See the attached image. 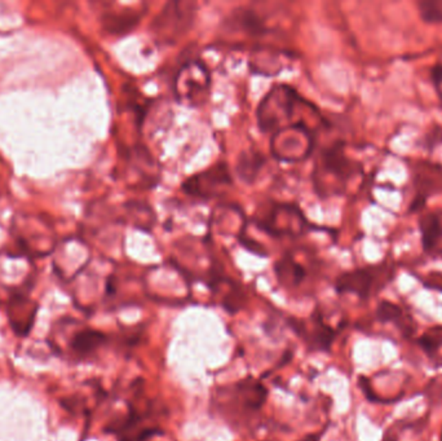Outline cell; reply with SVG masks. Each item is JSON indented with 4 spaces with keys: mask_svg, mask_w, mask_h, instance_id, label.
<instances>
[{
    "mask_svg": "<svg viewBox=\"0 0 442 441\" xmlns=\"http://www.w3.org/2000/svg\"><path fill=\"white\" fill-rule=\"evenodd\" d=\"M419 228L424 251L431 255H442V214L431 213L423 216Z\"/></svg>",
    "mask_w": 442,
    "mask_h": 441,
    "instance_id": "obj_7",
    "label": "cell"
},
{
    "mask_svg": "<svg viewBox=\"0 0 442 441\" xmlns=\"http://www.w3.org/2000/svg\"><path fill=\"white\" fill-rule=\"evenodd\" d=\"M423 21L437 23L442 21V3L440 1H421L418 3Z\"/></svg>",
    "mask_w": 442,
    "mask_h": 441,
    "instance_id": "obj_16",
    "label": "cell"
},
{
    "mask_svg": "<svg viewBox=\"0 0 442 441\" xmlns=\"http://www.w3.org/2000/svg\"><path fill=\"white\" fill-rule=\"evenodd\" d=\"M302 103V98L290 87H274L260 104V129L264 132L285 129V125L294 119L295 110Z\"/></svg>",
    "mask_w": 442,
    "mask_h": 441,
    "instance_id": "obj_1",
    "label": "cell"
},
{
    "mask_svg": "<svg viewBox=\"0 0 442 441\" xmlns=\"http://www.w3.org/2000/svg\"><path fill=\"white\" fill-rule=\"evenodd\" d=\"M232 183L230 175L225 164H217L205 173L195 175L184 184V191L192 195L210 198L216 191Z\"/></svg>",
    "mask_w": 442,
    "mask_h": 441,
    "instance_id": "obj_5",
    "label": "cell"
},
{
    "mask_svg": "<svg viewBox=\"0 0 442 441\" xmlns=\"http://www.w3.org/2000/svg\"><path fill=\"white\" fill-rule=\"evenodd\" d=\"M261 166H263V158L260 154H255V153L243 154L238 163L237 170L239 178L251 183L254 178H256Z\"/></svg>",
    "mask_w": 442,
    "mask_h": 441,
    "instance_id": "obj_14",
    "label": "cell"
},
{
    "mask_svg": "<svg viewBox=\"0 0 442 441\" xmlns=\"http://www.w3.org/2000/svg\"><path fill=\"white\" fill-rule=\"evenodd\" d=\"M302 441H320V436H317V435H309L308 438L302 439Z\"/></svg>",
    "mask_w": 442,
    "mask_h": 441,
    "instance_id": "obj_19",
    "label": "cell"
},
{
    "mask_svg": "<svg viewBox=\"0 0 442 441\" xmlns=\"http://www.w3.org/2000/svg\"><path fill=\"white\" fill-rule=\"evenodd\" d=\"M336 332L333 330L330 326H327L324 321L320 319L317 323V330L313 335V345L317 347L318 349L327 351L334 342Z\"/></svg>",
    "mask_w": 442,
    "mask_h": 441,
    "instance_id": "obj_15",
    "label": "cell"
},
{
    "mask_svg": "<svg viewBox=\"0 0 442 441\" xmlns=\"http://www.w3.org/2000/svg\"><path fill=\"white\" fill-rule=\"evenodd\" d=\"M418 345H421V349L427 355L434 356L442 345V335H436V334H426L418 339Z\"/></svg>",
    "mask_w": 442,
    "mask_h": 441,
    "instance_id": "obj_17",
    "label": "cell"
},
{
    "mask_svg": "<svg viewBox=\"0 0 442 441\" xmlns=\"http://www.w3.org/2000/svg\"><path fill=\"white\" fill-rule=\"evenodd\" d=\"M432 78H433V82L436 86H440L442 85V65L437 64L433 70H432Z\"/></svg>",
    "mask_w": 442,
    "mask_h": 441,
    "instance_id": "obj_18",
    "label": "cell"
},
{
    "mask_svg": "<svg viewBox=\"0 0 442 441\" xmlns=\"http://www.w3.org/2000/svg\"><path fill=\"white\" fill-rule=\"evenodd\" d=\"M248 386L246 380L239 383V391H243V394H247V398H246V405L250 409L258 410L264 405V402L267 401V396H268V391L267 388L264 387L259 382H254L251 379H248Z\"/></svg>",
    "mask_w": 442,
    "mask_h": 441,
    "instance_id": "obj_13",
    "label": "cell"
},
{
    "mask_svg": "<svg viewBox=\"0 0 442 441\" xmlns=\"http://www.w3.org/2000/svg\"><path fill=\"white\" fill-rule=\"evenodd\" d=\"M390 280V269L382 266L360 268L343 273L335 283L339 294H356L361 299L370 298Z\"/></svg>",
    "mask_w": 442,
    "mask_h": 441,
    "instance_id": "obj_3",
    "label": "cell"
},
{
    "mask_svg": "<svg viewBox=\"0 0 442 441\" xmlns=\"http://www.w3.org/2000/svg\"><path fill=\"white\" fill-rule=\"evenodd\" d=\"M276 273L280 281H290L294 285H299L305 277V268L292 258H282L276 266Z\"/></svg>",
    "mask_w": 442,
    "mask_h": 441,
    "instance_id": "obj_12",
    "label": "cell"
},
{
    "mask_svg": "<svg viewBox=\"0 0 442 441\" xmlns=\"http://www.w3.org/2000/svg\"><path fill=\"white\" fill-rule=\"evenodd\" d=\"M195 4L173 1L166 4L161 14L153 22L151 30L163 43H175L192 26Z\"/></svg>",
    "mask_w": 442,
    "mask_h": 441,
    "instance_id": "obj_2",
    "label": "cell"
},
{
    "mask_svg": "<svg viewBox=\"0 0 442 441\" xmlns=\"http://www.w3.org/2000/svg\"><path fill=\"white\" fill-rule=\"evenodd\" d=\"M142 10H123L105 12L101 17V23L105 32L111 35H124L136 28L140 22Z\"/></svg>",
    "mask_w": 442,
    "mask_h": 441,
    "instance_id": "obj_8",
    "label": "cell"
},
{
    "mask_svg": "<svg viewBox=\"0 0 442 441\" xmlns=\"http://www.w3.org/2000/svg\"><path fill=\"white\" fill-rule=\"evenodd\" d=\"M210 74L203 65L192 61L179 70L175 79V95L188 105H198L207 95Z\"/></svg>",
    "mask_w": 442,
    "mask_h": 441,
    "instance_id": "obj_4",
    "label": "cell"
},
{
    "mask_svg": "<svg viewBox=\"0 0 442 441\" xmlns=\"http://www.w3.org/2000/svg\"><path fill=\"white\" fill-rule=\"evenodd\" d=\"M230 21H233L239 29H242V32L252 36L264 35L265 32H269L267 23L260 17L259 13L251 8L237 10L230 17Z\"/></svg>",
    "mask_w": 442,
    "mask_h": 441,
    "instance_id": "obj_9",
    "label": "cell"
},
{
    "mask_svg": "<svg viewBox=\"0 0 442 441\" xmlns=\"http://www.w3.org/2000/svg\"><path fill=\"white\" fill-rule=\"evenodd\" d=\"M107 342V335L95 329H83L74 334L70 348L79 356H86L95 352L98 347Z\"/></svg>",
    "mask_w": 442,
    "mask_h": 441,
    "instance_id": "obj_10",
    "label": "cell"
},
{
    "mask_svg": "<svg viewBox=\"0 0 442 441\" xmlns=\"http://www.w3.org/2000/svg\"><path fill=\"white\" fill-rule=\"evenodd\" d=\"M355 173L353 162L345 155L342 144H335L334 147L326 149L321 154L317 164L316 178L324 175L336 179V182L344 183L349 176Z\"/></svg>",
    "mask_w": 442,
    "mask_h": 441,
    "instance_id": "obj_6",
    "label": "cell"
},
{
    "mask_svg": "<svg viewBox=\"0 0 442 441\" xmlns=\"http://www.w3.org/2000/svg\"><path fill=\"white\" fill-rule=\"evenodd\" d=\"M377 317L382 323H393L399 325V329L405 334H412L415 326L411 320L405 316L402 308L388 301H382L377 308Z\"/></svg>",
    "mask_w": 442,
    "mask_h": 441,
    "instance_id": "obj_11",
    "label": "cell"
}]
</instances>
